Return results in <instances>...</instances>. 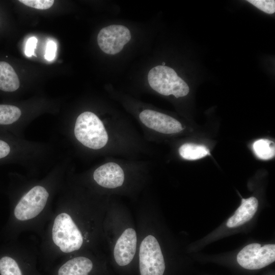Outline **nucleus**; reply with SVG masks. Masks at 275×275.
Returning a JSON list of instances; mask_svg holds the SVG:
<instances>
[{
	"instance_id": "1",
	"label": "nucleus",
	"mask_w": 275,
	"mask_h": 275,
	"mask_svg": "<svg viewBox=\"0 0 275 275\" xmlns=\"http://www.w3.org/2000/svg\"><path fill=\"white\" fill-rule=\"evenodd\" d=\"M107 212L94 202L62 200L40 238L39 254L51 261L83 251H99Z\"/></svg>"
},
{
	"instance_id": "2",
	"label": "nucleus",
	"mask_w": 275,
	"mask_h": 275,
	"mask_svg": "<svg viewBox=\"0 0 275 275\" xmlns=\"http://www.w3.org/2000/svg\"><path fill=\"white\" fill-rule=\"evenodd\" d=\"M76 139L92 149H99L108 141L107 133L102 121L94 113L85 112L77 117L74 127Z\"/></svg>"
},
{
	"instance_id": "3",
	"label": "nucleus",
	"mask_w": 275,
	"mask_h": 275,
	"mask_svg": "<svg viewBox=\"0 0 275 275\" xmlns=\"http://www.w3.org/2000/svg\"><path fill=\"white\" fill-rule=\"evenodd\" d=\"M148 80L151 88L158 93L176 98L184 97L189 91L187 84L172 68L162 65L152 68L148 73Z\"/></svg>"
},
{
	"instance_id": "4",
	"label": "nucleus",
	"mask_w": 275,
	"mask_h": 275,
	"mask_svg": "<svg viewBox=\"0 0 275 275\" xmlns=\"http://www.w3.org/2000/svg\"><path fill=\"white\" fill-rule=\"evenodd\" d=\"M141 275H163L166 269L161 246L151 232L146 233L138 248Z\"/></svg>"
},
{
	"instance_id": "5",
	"label": "nucleus",
	"mask_w": 275,
	"mask_h": 275,
	"mask_svg": "<svg viewBox=\"0 0 275 275\" xmlns=\"http://www.w3.org/2000/svg\"><path fill=\"white\" fill-rule=\"evenodd\" d=\"M237 261L243 268L259 269L275 261V245L265 244L263 246L258 243L247 245L238 254Z\"/></svg>"
},
{
	"instance_id": "6",
	"label": "nucleus",
	"mask_w": 275,
	"mask_h": 275,
	"mask_svg": "<svg viewBox=\"0 0 275 275\" xmlns=\"http://www.w3.org/2000/svg\"><path fill=\"white\" fill-rule=\"evenodd\" d=\"M137 231L132 226H127L119 233L114 241L113 255L116 263L120 266L129 264L138 250Z\"/></svg>"
},
{
	"instance_id": "7",
	"label": "nucleus",
	"mask_w": 275,
	"mask_h": 275,
	"mask_svg": "<svg viewBox=\"0 0 275 275\" xmlns=\"http://www.w3.org/2000/svg\"><path fill=\"white\" fill-rule=\"evenodd\" d=\"M131 39L129 29L122 25H111L102 28L97 36V43L105 53L115 54L120 52Z\"/></svg>"
},
{
	"instance_id": "8",
	"label": "nucleus",
	"mask_w": 275,
	"mask_h": 275,
	"mask_svg": "<svg viewBox=\"0 0 275 275\" xmlns=\"http://www.w3.org/2000/svg\"><path fill=\"white\" fill-rule=\"evenodd\" d=\"M99 251H86L66 257L57 269V275H90Z\"/></svg>"
},
{
	"instance_id": "9",
	"label": "nucleus",
	"mask_w": 275,
	"mask_h": 275,
	"mask_svg": "<svg viewBox=\"0 0 275 275\" xmlns=\"http://www.w3.org/2000/svg\"><path fill=\"white\" fill-rule=\"evenodd\" d=\"M139 118L146 126L160 133H176L183 130L181 124L174 118L153 110H144Z\"/></svg>"
},
{
	"instance_id": "10",
	"label": "nucleus",
	"mask_w": 275,
	"mask_h": 275,
	"mask_svg": "<svg viewBox=\"0 0 275 275\" xmlns=\"http://www.w3.org/2000/svg\"><path fill=\"white\" fill-rule=\"evenodd\" d=\"M93 178L99 186L105 188L114 189L123 185L125 175L120 166L110 162L96 169L93 173Z\"/></svg>"
},
{
	"instance_id": "11",
	"label": "nucleus",
	"mask_w": 275,
	"mask_h": 275,
	"mask_svg": "<svg viewBox=\"0 0 275 275\" xmlns=\"http://www.w3.org/2000/svg\"><path fill=\"white\" fill-rule=\"evenodd\" d=\"M258 206V201L255 197L242 199L240 206L234 215L228 220L227 227L229 228L238 227L249 221L256 212Z\"/></svg>"
},
{
	"instance_id": "12",
	"label": "nucleus",
	"mask_w": 275,
	"mask_h": 275,
	"mask_svg": "<svg viewBox=\"0 0 275 275\" xmlns=\"http://www.w3.org/2000/svg\"><path fill=\"white\" fill-rule=\"evenodd\" d=\"M19 86L18 77L13 67L6 62L0 61V90L14 92Z\"/></svg>"
},
{
	"instance_id": "13",
	"label": "nucleus",
	"mask_w": 275,
	"mask_h": 275,
	"mask_svg": "<svg viewBox=\"0 0 275 275\" xmlns=\"http://www.w3.org/2000/svg\"><path fill=\"white\" fill-rule=\"evenodd\" d=\"M180 155L184 159L197 160L209 155V149L205 146L194 143H185L179 149Z\"/></svg>"
},
{
	"instance_id": "14",
	"label": "nucleus",
	"mask_w": 275,
	"mask_h": 275,
	"mask_svg": "<svg viewBox=\"0 0 275 275\" xmlns=\"http://www.w3.org/2000/svg\"><path fill=\"white\" fill-rule=\"evenodd\" d=\"M274 143L268 139H260L253 144L255 155L260 159L268 160L272 158L275 154Z\"/></svg>"
},
{
	"instance_id": "15",
	"label": "nucleus",
	"mask_w": 275,
	"mask_h": 275,
	"mask_svg": "<svg viewBox=\"0 0 275 275\" xmlns=\"http://www.w3.org/2000/svg\"><path fill=\"white\" fill-rule=\"evenodd\" d=\"M21 114L20 109L17 106L0 104V125H8L16 122Z\"/></svg>"
},
{
	"instance_id": "16",
	"label": "nucleus",
	"mask_w": 275,
	"mask_h": 275,
	"mask_svg": "<svg viewBox=\"0 0 275 275\" xmlns=\"http://www.w3.org/2000/svg\"><path fill=\"white\" fill-rule=\"evenodd\" d=\"M247 2L266 13L272 14L275 12L274 0H248Z\"/></svg>"
},
{
	"instance_id": "17",
	"label": "nucleus",
	"mask_w": 275,
	"mask_h": 275,
	"mask_svg": "<svg viewBox=\"0 0 275 275\" xmlns=\"http://www.w3.org/2000/svg\"><path fill=\"white\" fill-rule=\"evenodd\" d=\"M19 2L32 8L46 10L50 8L54 1L53 0H20Z\"/></svg>"
},
{
	"instance_id": "18",
	"label": "nucleus",
	"mask_w": 275,
	"mask_h": 275,
	"mask_svg": "<svg viewBox=\"0 0 275 275\" xmlns=\"http://www.w3.org/2000/svg\"><path fill=\"white\" fill-rule=\"evenodd\" d=\"M56 51L57 45L56 42L52 40H49L46 46L44 55L45 59L48 61H52L56 57Z\"/></svg>"
},
{
	"instance_id": "19",
	"label": "nucleus",
	"mask_w": 275,
	"mask_h": 275,
	"mask_svg": "<svg viewBox=\"0 0 275 275\" xmlns=\"http://www.w3.org/2000/svg\"><path fill=\"white\" fill-rule=\"evenodd\" d=\"M37 42V39L35 37H32L28 39L26 43L25 49V53L26 56L30 57L34 55Z\"/></svg>"
},
{
	"instance_id": "20",
	"label": "nucleus",
	"mask_w": 275,
	"mask_h": 275,
	"mask_svg": "<svg viewBox=\"0 0 275 275\" xmlns=\"http://www.w3.org/2000/svg\"><path fill=\"white\" fill-rule=\"evenodd\" d=\"M10 152L9 145L5 141L0 140V158L7 156Z\"/></svg>"
},
{
	"instance_id": "21",
	"label": "nucleus",
	"mask_w": 275,
	"mask_h": 275,
	"mask_svg": "<svg viewBox=\"0 0 275 275\" xmlns=\"http://www.w3.org/2000/svg\"><path fill=\"white\" fill-rule=\"evenodd\" d=\"M162 66H165V63L164 62H162Z\"/></svg>"
}]
</instances>
